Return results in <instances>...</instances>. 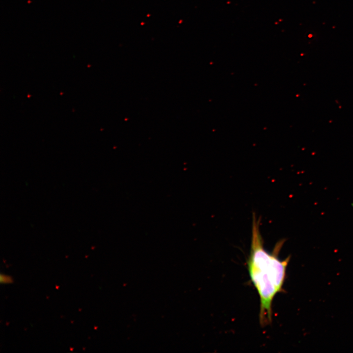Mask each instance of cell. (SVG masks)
Masks as SVG:
<instances>
[{
  "instance_id": "6da1fadb",
  "label": "cell",
  "mask_w": 353,
  "mask_h": 353,
  "mask_svg": "<svg viewBox=\"0 0 353 353\" xmlns=\"http://www.w3.org/2000/svg\"><path fill=\"white\" fill-rule=\"evenodd\" d=\"M260 222L261 220L254 215L251 249L247 265L251 282L260 296V323L264 327L272 321L274 298L278 293L284 291L283 287L290 256L284 260L279 258L285 240L277 243L271 253L265 249L260 232Z\"/></svg>"
},
{
  "instance_id": "7a4b0ae2",
  "label": "cell",
  "mask_w": 353,
  "mask_h": 353,
  "mask_svg": "<svg viewBox=\"0 0 353 353\" xmlns=\"http://www.w3.org/2000/svg\"><path fill=\"white\" fill-rule=\"evenodd\" d=\"M1 283L4 284H8L13 283L12 278L8 275L5 274L1 275Z\"/></svg>"
}]
</instances>
